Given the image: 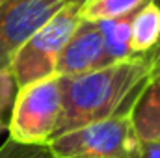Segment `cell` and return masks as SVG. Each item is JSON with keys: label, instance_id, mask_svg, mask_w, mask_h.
I'll list each match as a JSON object with an SVG mask.
<instances>
[{"label": "cell", "instance_id": "3", "mask_svg": "<svg viewBox=\"0 0 160 158\" xmlns=\"http://www.w3.org/2000/svg\"><path fill=\"white\" fill-rule=\"evenodd\" d=\"M138 141L130 112H123L60 132L47 147L56 158H132Z\"/></svg>", "mask_w": 160, "mask_h": 158}, {"label": "cell", "instance_id": "15", "mask_svg": "<svg viewBox=\"0 0 160 158\" xmlns=\"http://www.w3.org/2000/svg\"><path fill=\"white\" fill-rule=\"evenodd\" d=\"M88 2H91V0H63V4H67V6H73V7H77V9H82Z\"/></svg>", "mask_w": 160, "mask_h": 158}, {"label": "cell", "instance_id": "16", "mask_svg": "<svg viewBox=\"0 0 160 158\" xmlns=\"http://www.w3.org/2000/svg\"><path fill=\"white\" fill-rule=\"evenodd\" d=\"M0 4H2V0H0Z\"/></svg>", "mask_w": 160, "mask_h": 158}, {"label": "cell", "instance_id": "13", "mask_svg": "<svg viewBox=\"0 0 160 158\" xmlns=\"http://www.w3.org/2000/svg\"><path fill=\"white\" fill-rule=\"evenodd\" d=\"M132 158H160V140L138 141V147H136Z\"/></svg>", "mask_w": 160, "mask_h": 158}, {"label": "cell", "instance_id": "4", "mask_svg": "<svg viewBox=\"0 0 160 158\" xmlns=\"http://www.w3.org/2000/svg\"><path fill=\"white\" fill-rule=\"evenodd\" d=\"M80 22V9L63 4L36 34L26 41L11 62L17 89L56 75L60 54Z\"/></svg>", "mask_w": 160, "mask_h": 158}, {"label": "cell", "instance_id": "11", "mask_svg": "<svg viewBox=\"0 0 160 158\" xmlns=\"http://www.w3.org/2000/svg\"><path fill=\"white\" fill-rule=\"evenodd\" d=\"M15 95H17V84L11 71H0V132L8 130Z\"/></svg>", "mask_w": 160, "mask_h": 158}, {"label": "cell", "instance_id": "8", "mask_svg": "<svg viewBox=\"0 0 160 158\" xmlns=\"http://www.w3.org/2000/svg\"><path fill=\"white\" fill-rule=\"evenodd\" d=\"M160 41V4L149 2L138 9L130 24V52L132 56L149 54Z\"/></svg>", "mask_w": 160, "mask_h": 158}, {"label": "cell", "instance_id": "1", "mask_svg": "<svg viewBox=\"0 0 160 158\" xmlns=\"http://www.w3.org/2000/svg\"><path fill=\"white\" fill-rule=\"evenodd\" d=\"M149 75L147 58L132 56L86 75L62 77L63 108L56 134L130 112Z\"/></svg>", "mask_w": 160, "mask_h": 158}, {"label": "cell", "instance_id": "9", "mask_svg": "<svg viewBox=\"0 0 160 158\" xmlns=\"http://www.w3.org/2000/svg\"><path fill=\"white\" fill-rule=\"evenodd\" d=\"M132 15L116 17V19H104V21H95L104 45V58L106 65L118 63L123 60L132 58L130 52V24H132Z\"/></svg>", "mask_w": 160, "mask_h": 158}, {"label": "cell", "instance_id": "14", "mask_svg": "<svg viewBox=\"0 0 160 158\" xmlns=\"http://www.w3.org/2000/svg\"><path fill=\"white\" fill-rule=\"evenodd\" d=\"M160 4V0H157ZM145 58H147V62H149V65H151V69H160V41L158 45L149 52V54H145Z\"/></svg>", "mask_w": 160, "mask_h": 158}, {"label": "cell", "instance_id": "12", "mask_svg": "<svg viewBox=\"0 0 160 158\" xmlns=\"http://www.w3.org/2000/svg\"><path fill=\"white\" fill-rule=\"evenodd\" d=\"M0 158H56L47 145H24L8 140L0 147Z\"/></svg>", "mask_w": 160, "mask_h": 158}, {"label": "cell", "instance_id": "6", "mask_svg": "<svg viewBox=\"0 0 160 158\" xmlns=\"http://www.w3.org/2000/svg\"><path fill=\"white\" fill-rule=\"evenodd\" d=\"M102 67H106V58H104L101 30L95 21L80 19L75 32L71 34L69 41L65 43L60 54L56 75L77 77Z\"/></svg>", "mask_w": 160, "mask_h": 158}, {"label": "cell", "instance_id": "7", "mask_svg": "<svg viewBox=\"0 0 160 158\" xmlns=\"http://www.w3.org/2000/svg\"><path fill=\"white\" fill-rule=\"evenodd\" d=\"M130 117L140 141L160 140V69H151L149 80L130 108Z\"/></svg>", "mask_w": 160, "mask_h": 158}, {"label": "cell", "instance_id": "5", "mask_svg": "<svg viewBox=\"0 0 160 158\" xmlns=\"http://www.w3.org/2000/svg\"><path fill=\"white\" fill-rule=\"evenodd\" d=\"M63 6V0H2L0 71H9L19 48Z\"/></svg>", "mask_w": 160, "mask_h": 158}, {"label": "cell", "instance_id": "2", "mask_svg": "<svg viewBox=\"0 0 160 158\" xmlns=\"http://www.w3.org/2000/svg\"><path fill=\"white\" fill-rule=\"evenodd\" d=\"M63 108L62 77L52 75L17 89L9 116V140L24 145H47L58 132Z\"/></svg>", "mask_w": 160, "mask_h": 158}, {"label": "cell", "instance_id": "10", "mask_svg": "<svg viewBox=\"0 0 160 158\" xmlns=\"http://www.w3.org/2000/svg\"><path fill=\"white\" fill-rule=\"evenodd\" d=\"M153 0H91L80 9V19L86 21H104L132 15Z\"/></svg>", "mask_w": 160, "mask_h": 158}]
</instances>
